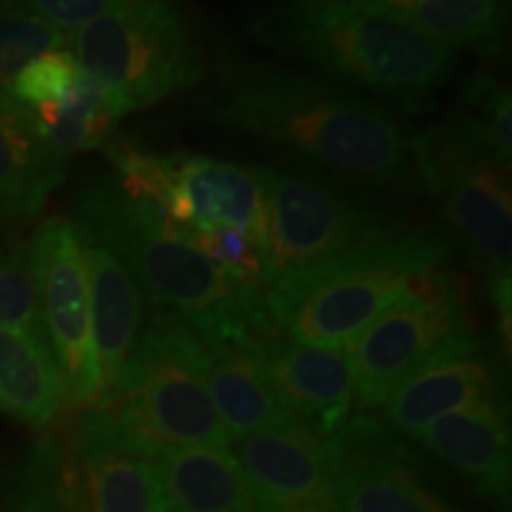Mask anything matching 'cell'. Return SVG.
I'll list each match as a JSON object with an SVG mask.
<instances>
[{"label":"cell","mask_w":512,"mask_h":512,"mask_svg":"<svg viewBox=\"0 0 512 512\" xmlns=\"http://www.w3.org/2000/svg\"><path fill=\"white\" fill-rule=\"evenodd\" d=\"M171 512H256L230 448H176L157 458Z\"/></svg>","instance_id":"44dd1931"},{"label":"cell","mask_w":512,"mask_h":512,"mask_svg":"<svg viewBox=\"0 0 512 512\" xmlns=\"http://www.w3.org/2000/svg\"><path fill=\"white\" fill-rule=\"evenodd\" d=\"M64 174L67 159L38 131L34 112L0 91V221L19 228L38 219Z\"/></svg>","instance_id":"2e32d148"},{"label":"cell","mask_w":512,"mask_h":512,"mask_svg":"<svg viewBox=\"0 0 512 512\" xmlns=\"http://www.w3.org/2000/svg\"><path fill=\"white\" fill-rule=\"evenodd\" d=\"M453 242L439 228H411L358 247L309 271L266 285L275 330L292 342L347 349L403 287L446 266Z\"/></svg>","instance_id":"5b68a950"},{"label":"cell","mask_w":512,"mask_h":512,"mask_svg":"<svg viewBox=\"0 0 512 512\" xmlns=\"http://www.w3.org/2000/svg\"><path fill=\"white\" fill-rule=\"evenodd\" d=\"M209 112L221 126L283 145L361 190H420L411 133L366 95L223 46Z\"/></svg>","instance_id":"6da1fadb"},{"label":"cell","mask_w":512,"mask_h":512,"mask_svg":"<svg viewBox=\"0 0 512 512\" xmlns=\"http://www.w3.org/2000/svg\"><path fill=\"white\" fill-rule=\"evenodd\" d=\"M380 3H384V5H387V8H392L396 12H403V15H406V12L411 10V8H415V5H418L420 0H380Z\"/></svg>","instance_id":"4dcf8cb0"},{"label":"cell","mask_w":512,"mask_h":512,"mask_svg":"<svg viewBox=\"0 0 512 512\" xmlns=\"http://www.w3.org/2000/svg\"><path fill=\"white\" fill-rule=\"evenodd\" d=\"M41 323L62 377L64 411L86 413L100 399L91 328V294L79 230L67 216H50L29 240Z\"/></svg>","instance_id":"9c48e42d"},{"label":"cell","mask_w":512,"mask_h":512,"mask_svg":"<svg viewBox=\"0 0 512 512\" xmlns=\"http://www.w3.org/2000/svg\"><path fill=\"white\" fill-rule=\"evenodd\" d=\"M79 72L81 67L69 50H50V53L29 62L15 76L10 93L29 110L41 105H53V102L67 98Z\"/></svg>","instance_id":"83f0119b"},{"label":"cell","mask_w":512,"mask_h":512,"mask_svg":"<svg viewBox=\"0 0 512 512\" xmlns=\"http://www.w3.org/2000/svg\"><path fill=\"white\" fill-rule=\"evenodd\" d=\"M209 351V396L230 441L245 439L283 418L266 373L264 342H230Z\"/></svg>","instance_id":"d6986e66"},{"label":"cell","mask_w":512,"mask_h":512,"mask_svg":"<svg viewBox=\"0 0 512 512\" xmlns=\"http://www.w3.org/2000/svg\"><path fill=\"white\" fill-rule=\"evenodd\" d=\"M406 17L441 46L472 48L484 55L503 50L508 27L505 0H420Z\"/></svg>","instance_id":"cb8c5ba5"},{"label":"cell","mask_w":512,"mask_h":512,"mask_svg":"<svg viewBox=\"0 0 512 512\" xmlns=\"http://www.w3.org/2000/svg\"><path fill=\"white\" fill-rule=\"evenodd\" d=\"M31 112H34L38 131L64 159L76 155V152L110 145L114 128L121 119L114 112L105 88L83 69L76 76L67 98L53 102V105L34 107Z\"/></svg>","instance_id":"7402d4cb"},{"label":"cell","mask_w":512,"mask_h":512,"mask_svg":"<svg viewBox=\"0 0 512 512\" xmlns=\"http://www.w3.org/2000/svg\"><path fill=\"white\" fill-rule=\"evenodd\" d=\"M470 332L456 275L441 266L413 278L347 347L358 406L363 411L382 408L408 375Z\"/></svg>","instance_id":"ba28073f"},{"label":"cell","mask_w":512,"mask_h":512,"mask_svg":"<svg viewBox=\"0 0 512 512\" xmlns=\"http://www.w3.org/2000/svg\"><path fill=\"white\" fill-rule=\"evenodd\" d=\"M69 48L119 117L190 91L207 76V55L176 0H126L76 31Z\"/></svg>","instance_id":"8992f818"},{"label":"cell","mask_w":512,"mask_h":512,"mask_svg":"<svg viewBox=\"0 0 512 512\" xmlns=\"http://www.w3.org/2000/svg\"><path fill=\"white\" fill-rule=\"evenodd\" d=\"M266 373L283 413L318 437H332L351 418L354 368L349 349H320L275 335L266 342Z\"/></svg>","instance_id":"5bb4252c"},{"label":"cell","mask_w":512,"mask_h":512,"mask_svg":"<svg viewBox=\"0 0 512 512\" xmlns=\"http://www.w3.org/2000/svg\"><path fill=\"white\" fill-rule=\"evenodd\" d=\"M69 38L27 8L0 15V91H10L15 76L36 57L60 50Z\"/></svg>","instance_id":"484cf974"},{"label":"cell","mask_w":512,"mask_h":512,"mask_svg":"<svg viewBox=\"0 0 512 512\" xmlns=\"http://www.w3.org/2000/svg\"><path fill=\"white\" fill-rule=\"evenodd\" d=\"M209 370L211 351L195 328L155 309L91 413L114 439L152 460L176 448H230L209 396Z\"/></svg>","instance_id":"277c9868"},{"label":"cell","mask_w":512,"mask_h":512,"mask_svg":"<svg viewBox=\"0 0 512 512\" xmlns=\"http://www.w3.org/2000/svg\"><path fill=\"white\" fill-rule=\"evenodd\" d=\"M0 411L36 430L64 411L62 377L43 330H0Z\"/></svg>","instance_id":"ffe728a7"},{"label":"cell","mask_w":512,"mask_h":512,"mask_svg":"<svg viewBox=\"0 0 512 512\" xmlns=\"http://www.w3.org/2000/svg\"><path fill=\"white\" fill-rule=\"evenodd\" d=\"M491 399H503L501 370L482 339L470 332L408 375L382 408L396 432L418 439L434 420Z\"/></svg>","instance_id":"7c38bea8"},{"label":"cell","mask_w":512,"mask_h":512,"mask_svg":"<svg viewBox=\"0 0 512 512\" xmlns=\"http://www.w3.org/2000/svg\"><path fill=\"white\" fill-rule=\"evenodd\" d=\"M91 512H171L157 460L140 456L107 432L91 411L69 432Z\"/></svg>","instance_id":"9a60e30c"},{"label":"cell","mask_w":512,"mask_h":512,"mask_svg":"<svg viewBox=\"0 0 512 512\" xmlns=\"http://www.w3.org/2000/svg\"><path fill=\"white\" fill-rule=\"evenodd\" d=\"M266 190V285L403 230L399 211L320 171L256 166Z\"/></svg>","instance_id":"52a82bcc"},{"label":"cell","mask_w":512,"mask_h":512,"mask_svg":"<svg viewBox=\"0 0 512 512\" xmlns=\"http://www.w3.org/2000/svg\"><path fill=\"white\" fill-rule=\"evenodd\" d=\"M17 8H24V0H0V15H5V12L17 10Z\"/></svg>","instance_id":"1f68e13d"},{"label":"cell","mask_w":512,"mask_h":512,"mask_svg":"<svg viewBox=\"0 0 512 512\" xmlns=\"http://www.w3.org/2000/svg\"><path fill=\"white\" fill-rule=\"evenodd\" d=\"M178 238L223 268L235 283L254 287V290L261 292L266 290L264 256H261L259 247H254L252 240L240 230L228 226L195 228L178 223Z\"/></svg>","instance_id":"d4e9b609"},{"label":"cell","mask_w":512,"mask_h":512,"mask_svg":"<svg viewBox=\"0 0 512 512\" xmlns=\"http://www.w3.org/2000/svg\"><path fill=\"white\" fill-rule=\"evenodd\" d=\"M126 0H24V8L67 38Z\"/></svg>","instance_id":"f546056e"},{"label":"cell","mask_w":512,"mask_h":512,"mask_svg":"<svg viewBox=\"0 0 512 512\" xmlns=\"http://www.w3.org/2000/svg\"><path fill=\"white\" fill-rule=\"evenodd\" d=\"M344 512H453L425 479V460L389 463L335 479Z\"/></svg>","instance_id":"603a6c76"},{"label":"cell","mask_w":512,"mask_h":512,"mask_svg":"<svg viewBox=\"0 0 512 512\" xmlns=\"http://www.w3.org/2000/svg\"><path fill=\"white\" fill-rule=\"evenodd\" d=\"M441 211L465 259L484 275L505 347L512 313V195L510 166L482 164L448 188Z\"/></svg>","instance_id":"8fae6325"},{"label":"cell","mask_w":512,"mask_h":512,"mask_svg":"<svg viewBox=\"0 0 512 512\" xmlns=\"http://www.w3.org/2000/svg\"><path fill=\"white\" fill-rule=\"evenodd\" d=\"M233 456L256 512H344L323 437L287 413L235 441Z\"/></svg>","instance_id":"30bf717a"},{"label":"cell","mask_w":512,"mask_h":512,"mask_svg":"<svg viewBox=\"0 0 512 512\" xmlns=\"http://www.w3.org/2000/svg\"><path fill=\"white\" fill-rule=\"evenodd\" d=\"M245 34L325 79L403 112H425L456 69V50L380 0H283L249 15Z\"/></svg>","instance_id":"7a4b0ae2"},{"label":"cell","mask_w":512,"mask_h":512,"mask_svg":"<svg viewBox=\"0 0 512 512\" xmlns=\"http://www.w3.org/2000/svg\"><path fill=\"white\" fill-rule=\"evenodd\" d=\"M458 105L475 112L489 128L496 155L503 164L512 162V98L510 88L491 72H477L467 83Z\"/></svg>","instance_id":"f1b7e54d"},{"label":"cell","mask_w":512,"mask_h":512,"mask_svg":"<svg viewBox=\"0 0 512 512\" xmlns=\"http://www.w3.org/2000/svg\"><path fill=\"white\" fill-rule=\"evenodd\" d=\"M441 463L465 477L477 494L505 498L510 491V430L503 399L448 413L418 437Z\"/></svg>","instance_id":"e0dca14e"},{"label":"cell","mask_w":512,"mask_h":512,"mask_svg":"<svg viewBox=\"0 0 512 512\" xmlns=\"http://www.w3.org/2000/svg\"><path fill=\"white\" fill-rule=\"evenodd\" d=\"M171 164L174 181L157 207L166 219L195 228H235L264 256L266 190L256 166L202 155H171Z\"/></svg>","instance_id":"4fadbf2b"},{"label":"cell","mask_w":512,"mask_h":512,"mask_svg":"<svg viewBox=\"0 0 512 512\" xmlns=\"http://www.w3.org/2000/svg\"><path fill=\"white\" fill-rule=\"evenodd\" d=\"M0 330H43L29 242L0 252Z\"/></svg>","instance_id":"4316f807"},{"label":"cell","mask_w":512,"mask_h":512,"mask_svg":"<svg viewBox=\"0 0 512 512\" xmlns=\"http://www.w3.org/2000/svg\"><path fill=\"white\" fill-rule=\"evenodd\" d=\"M74 226L102 242L159 311L195 328L207 347L268 342L275 335L264 292L235 283L202 252L178 238V223L145 200L119 190L114 176L81 188Z\"/></svg>","instance_id":"3957f363"},{"label":"cell","mask_w":512,"mask_h":512,"mask_svg":"<svg viewBox=\"0 0 512 512\" xmlns=\"http://www.w3.org/2000/svg\"><path fill=\"white\" fill-rule=\"evenodd\" d=\"M79 230V228H76ZM91 294V328L100 375V399L117 382L143 323V292L128 268L91 235L81 233ZM98 399V401H100Z\"/></svg>","instance_id":"ac0fdd59"}]
</instances>
